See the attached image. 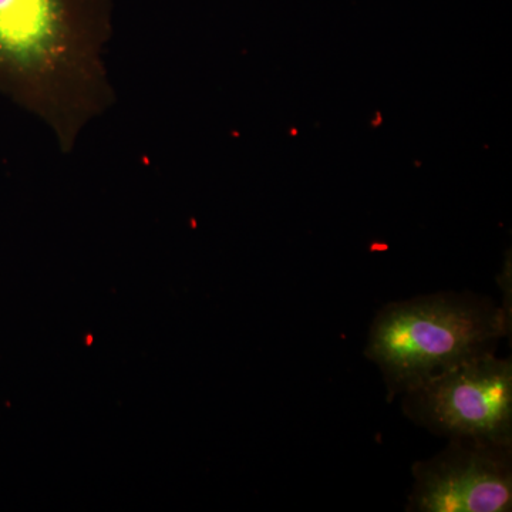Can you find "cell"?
<instances>
[{
    "label": "cell",
    "mask_w": 512,
    "mask_h": 512,
    "mask_svg": "<svg viewBox=\"0 0 512 512\" xmlns=\"http://www.w3.org/2000/svg\"><path fill=\"white\" fill-rule=\"evenodd\" d=\"M111 33L110 0H0V94L42 120L62 153L116 100Z\"/></svg>",
    "instance_id": "cell-1"
},
{
    "label": "cell",
    "mask_w": 512,
    "mask_h": 512,
    "mask_svg": "<svg viewBox=\"0 0 512 512\" xmlns=\"http://www.w3.org/2000/svg\"><path fill=\"white\" fill-rule=\"evenodd\" d=\"M510 325V312L491 299L448 292L419 296L377 313L366 356L394 397L451 367L493 355Z\"/></svg>",
    "instance_id": "cell-2"
},
{
    "label": "cell",
    "mask_w": 512,
    "mask_h": 512,
    "mask_svg": "<svg viewBox=\"0 0 512 512\" xmlns=\"http://www.w3.org/2000/svg\"><path fill=\"white\" fill-rule=\"evenodd\" d=\"M417 426L448 440L512 446V363L493 355L451 367L403 393Z\"/></svg>",
    "instance_id": "cell-3"
},
{
    "label": "cell",
    "mask_w": 512,
    "mask_h": 512,
    "mask_svg": "<svg viewBox=\"0 0 512 512\" xmlns=\"http://www.w3.org/2000/svg\"><path fill=\"white\" fill-rule=\"evenodd\" d=\"M512 446L448 440L430 460L413 464L407 511L508 512L512 510Z\"/></svg>",
    "instance_id": "cell-4"
}]
</instances>
